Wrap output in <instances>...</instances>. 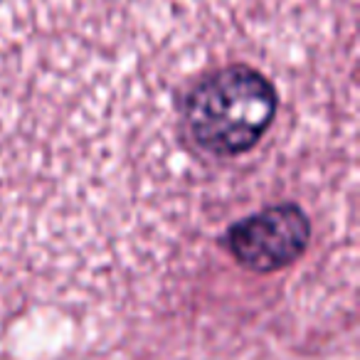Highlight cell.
I'll use <instances>...</instances> for the list:
<instances>
[{
    "instance_id": "obj_2",
    "label": "cell",
    "mask_w": 360,
    "mask_h": 360,
    "mask_svg": "<svg viewBox=\"0 0 360 360\" xmlns=\"http://www.w3.org/2000/svg\"><path fill=\"white\" fill-rule=\"evenodd\" d=\"M314 240V222L296 200H281L235 220L225 232L232 259L252 274H276L301 259Z\"/></svg>"
},
{
    "instance_id": "obj_1",
    "label": "cell",
    "mask_w": 360,
    "mask_h": 360,
    "mask_svg": "<svg viewBox=\"0 0 360 360\" xmlns=\"http://www.w3.org/2000/svg\"><path fill=\"white\" fill-rule=\"evenodd\" d=\"M281 94L250 62H230L193 82L183 96V131L207 158L255 153L279 119Z\"/></svg>"
}]
</instances>
